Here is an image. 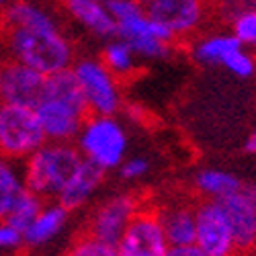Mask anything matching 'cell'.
Masks as SVG:
<instances>
[{
  "label": "cell",
  "mask_w": 256,
  "mask_h": 256,
  "mask_svg": "<svg viewBox=\"0 0 256 256\" xmlns=\"http://www.w3.org/2000/svg\"><path fill=\"white\" fill-rule=\"evenodd\" d=\"M44 203L46 201L41 197H37L35 193H31L29 188H23V190H20V195L14 199V203L10 205L4 222L10 228H14L20 236H23V232L33 224V220L37 218V213L41 211Z\"/></svg>",
  "instance_id": "obj_22"
},
{
  "label": "cell",
  "mask_w": 256,
  "mask_h": 256,
  "mask_svg": "<svg viewBox=\"0 0 256 256\" xmlns=\"http://www.w3.org/2000/svg\"><path fill=\"white\" fill-rule=\"evenodd\" d=\"M254 0H209V14L220 25L230 27Z\"/></svg>",
  "instance_id": "obj_25"
},
{
  "label": "cell",
  "mask_w": 256,
  "mask_h": 256,
  "mask_svg": "<svg viewBox=\"0 0 256 256\" xmlns=\"http://www.w3.org/2000/svg\"><path fill=\"white\" fill-rule=\"evenodd\" d=\"M46 142L33 106L0 100V156L20 164Z\"/></svg>",
  "instance_id": "obj_6"
},
{
  "label": "cell",
  "mask_w": 256,
  "mask_h": 256,
  "mask_svg": "<svg viewBox=\"0 0 256 256\" xmlns=\"http://www.w3.org/2000/svg\"><path fill=\"white\" fill-rule=\"evenodd\" d=\"M195 244L207 256H240L232 226L218 201H201L195 205Z\"/></svg>",
  "instance_id": "obj_9"
},
{
  "label": "cell",
  "mask_w": 256,
  "mask_h": 256,
  "mask_svg": "<svg viewBox=\"0 0 256 256\" xmlns=\"http://www.w3.org/2000/svg\"><path fill=\"white\" fill-rule=\"evenodd\" d=\"M100 62L109 68L119 80L132 76L138 70V56L132 52V48L125 44L123 39L113 37L104 44L102 52H100Z\"/></svg>",
  "instance_id": "obj_20"
},
{
  "label": "cell",
  "mask_w": 256,
  "mask_h": 256,
  "mask_svg": "<svg viewBox=\"0 0 256 256\" xmlns=\"http://www.w3.org/2000/svg\"><path fill=\"white\" fill-rule=\"evenodd\" d=\"M102 178H104L102 170H98L96 166H92L84 160L80 164V168L74 172V176L68 180V184L64 186V190L58 195L56 201L60 205H64L68 211H76L94 197L98 186L102 184Z\"/></svg>",
  "instance_id": "obj_18"
},
{
  "label": "cell",
  "mask_w": 256,
  "mask_h": 256,
  "mask_svg": "<svg viewBox=\"0 0 256 256\" xmlns=\"http://www.w3.org/2000/svg\"><path fill=\"white\" fill-rule=\"evenodd\" d=\"M66 256H117V248L84 232L80 238L72 242Z\"/></svg>",
  "instance_id": "obj_24"
},
{
  "label": "cell",
  "mask_w": 256,
  "mask_h": 256,
  "mask_svg": "<svg viewBox=\"0 0 256 256\" xmlns=\"http://www.w3.org/2000/svg\"><path fill=\"white\" fill-rule=\"evenodd\" d=\"M25 188L20 164L0 156V222L6 220V213L14 199Z\"/></svg>",
  "instance_id": "obj_21"
},
{
  "label": "cell",
  "mask_w": 256,
  "mask_h": 256,
  "mask_svg": "<svg viewBox=\"0 0 256 256\" xmlns=\"http://www.w3.org/2000/svg\"><path fill=\"white\" fill-rule=\"evenodd\" d=\"M230 33L244 48H256V0L230 25Z\"/></svg>",
  "instance_id": "obj_23"
},
{
  "label": "cell",
  "mask_w": 256,
  "mask_h": 256,
  "mask_svg": "<svg viewBox=\"0 0 256 256\" xmlns=\"http://www.w3.org/2000/svg\"><path fill=\"white\" fill-rule=\"evenodd\" d=\"M117 170L123 180H140L150 172V160L142 156H132V158H125Z\"/></svg>",
  "instance_id": "obj_26"
},
{
  "label": "cell",
  "mask_w": 256,
  "mask_h": 256,
  "mask_svg": "<svg viewBox=\"0 0 256 256\" xmlns=\"http://www.w3.org/2000/svg\"><path fill=\"white\" fill-rule=\"evenodd\" d=\"M244 256H256V250H252V252H248V254H244Z\"/></svg>",
  "instance_id": "obj_32"
},
{
  "label": "cell",
  "mask_w": 256,
  "mask_h": 256,
  "mask_svg": "<svg viewBox=\"0 0 256 256\" xmlns=\"http://www.w3.org/2000/svg\"><path fill=\"white\" fill-rule=\"evenodd\" d=\"M2 68H4V62H0V78H2Z\"/></svg>",
  "instance_id": "obj_31"
},
{
  "label": "cell",
  "mask_w": 256,
  "mask_h": 256,
  "mask_svg": "<svg viewBox=\"0 0 256 256\" xmlns=\"http://www.w3.org/2000/svg\"><path fill=\"white\" fill-rule=\"evenodd\" d=\"M20 246H23V236L6 222H0V252H10Z\"/></svg>",
  "instance_id": "obj_27"
},
{
  "label": "cell",
  "mask_w": 256,
  "mask_h": 256,
  "mask_svg": "<svg viewBox=\"0 0 256 256\" xmlns=\"http://www.w3.org/2000/svg\"><path fill=\"white\" fill-rule=\"evenodd\" d=\"M72 74L82 90L90 115H117L123 94H121V80L104 66L100 58L84 56L76 58L72 64Z\"/></svg>",
  "instance_id": "obj_7"
},
{
  "label": "cell",
  "mask_w": 256,
  "mask_h": 256,
  "mask_svg": "<svg viewBox=\"0 0 256 256\" xmlns=\"http://www.w3.org/2000/svg\"><path fill=\"white\" fill-rule=\"evenodd\" d=\"M0 35L8 60L46 76L70 70L76 60L74 44L58 18L35 0H14L0 14Z\"/></svg>",
  "instance_id": "obj_1"
},
{
  "label": "cell",
  "mask_w": 256,
  "mask_h": 256,
  "mask_svg": "<svg viewBox=\"0 0 256 256\" xmlns=\"http://www.w3.org/2000/svg\"><path fill=\"white\" fill-rule=\"evenodd\" d=\"M104 2L117 23V37L132 48L138 60H162L170 56L174 39L148 16L142 0H104Z\"/></svg>",
  "instance_id": "obj_4"
},
{
  "label": "cell",
  "mask_w": 256,
  "mask_h": 256,
  "mask_svg": "<svg viewBox=\"0 0 256 256\" xmlns=\"http://www.w3.org/2000/svg\"><path fill=\"white\" fill-rule=\"evenodd\" d=\"M64 2H66V4H68V2H76V0H64Z\"/></svg>",
  "instance_id": "obj_33"
},
{
  "label": "cell",
  "mask_w": 256,
  "mask_h": 256,
  "mask_svg": "<svg viewBox=\"0 0 256 256\" xmlns=\"http://www.w3.org/2000/svg\"><path fill=\"white\" fill-rule=\"evenodd\" d=\"M74 146L84 160L106 174L127 158L130 138L117 115H88Z\"/></svg>",
  "instance_id": "obj_5"
},
{
  "label": "cell",
  "mask_w": 256,
  "mask_h": 256,
  "mask_svg": "<svg viewBox=\"0 0 256 256\" xmlns=\"http://www.w3.org/2000/svg\"><path fill=\"white\" fill-rule=\"evenodd\" d=\"M218 203L232 226L240 256L256 250V184H244L240 190Z\"/></svg>",
  "instance_id": "obj_12"
},
{
  "label": "cell",
  "mask_w": 256,
  "mask_h": 256,
  "mask_svg": "<svg viewBox=\"0 0 256 256\" xmlns=\"http://www.w3.org/2000/svg\"><path fill=\"white\" fill-rule=\"evenodd\" d=\"M195 188L207 201H224L244 186V182L228 170L220 168H205L195 174Z\"/></svg>",
  "instance_id": "obj_19"
},
{
  "label": "cell",
  "mask_w": 256,
  "mask_h": 256,
  "mask_svg": "<svg viewBox=\"0 0 256 256\" xmlns=\"http://www.w3.org/2000/svg\"><path fill=\"white\" fill-rule=\"evenodd\" d=\"M68 14L90 35L109 41L117 37V23L104 0H76L66 4Z\"/></svg>",
  "instance_id": "obj_15"
},
{
  "label": "cell",
  "mask_w": 256,
  "mask_h": 256,
  "mask_svg": "<svg viewBox=\"0 0 256 256\" xmlns=\"http://www.w3.org/2000/svg\"><path fill=\"white\" fill-rule=\"evenodd\" d=\"M35 113L48 142L74 144L90 113L72 70H62L46 78V88L35 104Z\"/></svg>",
  "instance_id": "obj_2"
},
{
  "label": "cell",
  "mask_w": 256,
  "mask_h": 256,
  "mask_svg": "<svg viewBox=\"0 0 256 256\" xmlns=\"http://www.w3.org/2000/svg\"><path fill=\"white\" fill-rule=\"evenodd\" d=\"M12 2H14V0H0V14H2V12H4Z\"/></svg>",
  "instance_id": "obj_30"
},
{
  "label": "cell",
  "mask_w": 256,
  "mask_h": 256,
  "mask_svg": "<svg viewBox=\"0 0 256 256\" xmlns=\"http://www.w3.org/2000/svg\"><path fill=\"white\" fill-rule=\"evenodd\" d=\"M142 2H144V0H142Z\"/></svg>",
  "instance_id": "obj_34"
},
{
  "label": "cell",
  "mask_w": 256,
  "mask_h": 256,
  "mask_svg": "<svg viewBox=\"0 0 256 256\" xmlns=\"http://www.w3.org/2000/svg\"><path fill=\"white\" fill-rule=\"evenodd\" d=\"M82 162L84 158L74 144L46 142L27 160L20 162L25 188H29L44 201H56Z\"/></svg>",
  "instance_id": "obj_3"
},
{
  "label": "cell",
  "mask_w": 256,
  "mask_h": 256,
  "mask_svg": "<svg viewBox=\"0 0 256 256\" xmlns=\"http://www.w3.org/2000/svg\"><path fill=\"white\" fill-rule=\"evenodd\" d=\"M166 256H207L197 244H184V246H170Z\"/></svg>",
  "instance_id": "obj_28"
},
{
  "label": "cell",
  "mask_w": 256,
  "mask_h": 256,
  "mask_svg": "<svg viewBox=\"0 0 256 256\" xmlns=\"http://www.w3.org/2000/svg\"><path fill=\"white\" fill-rule=\"evenodd\" d=\"M46 74H41L20 62H4L2 78H0V100L33 106L39 102L46 88Z\"/></svg>",
  "instance_id": "obj_13"
},
{
  "label": "cell",
  "mask_w": 256,
  "mask_h": 256,
  "mask_svg": "<svg viewBox=\"0 0 256 256\" xmlns=\"http://www.w3.org/2000/svg\"><path fill=\"white\" fill-rule=\"evenodd\" d=\"M244 46L234 37L230 31H209L205 35H199L190 44V56L201 66H222L230 68Z\"/></svg>",
  "instance_id": "obj_14"
},
{
  "label": "cell",
  "mask_w": 256,
  "mask_h": 256,
  "mask_svg": "<svg viewBox=\"0 0 256 256\" xmlns=\"http://www.w3.org/2000/svg\"><path fill=\"white\" fill-rule=\"evenodd\" d=\"M246 152L250 154H256V132L246 140Z\"/></svg>",
  "instance_id": "obj_29"
},
{
  "label": "cell",
  "mask_w": 256,
  "mask_h": 256,
  "mask_svg": "<svg viewBox=\"0 0 256 256\" xmlns=\"http://www.w3.org/2000/svg\"><path fill=\"white\" fill-rule=\"evenodd\" d=\"M117 256H166L170 244L156 209L142 207L117 242Z\"/></svg>",
  "instance_id": "obj_11"
},
{
  "label": "cell",
  "mask_w": 256,
  "mask_h": 256,
  "mask_svg": "<svg viewBox=\"0 0 256 256\" xmlns=\"http://www.w3.org/2000/svg\"><path fill=\"white\" fill-rule=\"evenodd\" d=\"M70 213L64 205H60L58 201H46L41 211L37 213V218L33 220V224L23 232V244L31 246V248H39L52 240H56L60 234L66 228Z\"/></svg>",
  "instance_id": "obj_16"
},
{
  "label": "cell",
  "mask_w": 256,
  "mask_h": 256,
  "mask_svg": "<svg viewBox=\"0 0 256 256\" xmlns=\"http://www.w3.org/2000/svg\"><path fill=\"white\" fill-rule=\"evenodd\" d=\"M158 218L170 246L195 244V230H197L195 205L180 203V201L170 203L158 209Z\"/></svg>",
  "instance_id": "obj_17"
},
{
  "label": "cell",
  "mask_w": 256,
  "mask_h": 256,
  "mask_svg": "<svg viewBox=\"0 0 256 256\" xmlns=\"http://www.w3.org/2000/svg\"><path fill=\"white\" fill-rule=\"evenodd\" d=\"M142 207H144L142 201L132 193H121V195H113L109 199H104L102 203H98V207L88 218L86 234L106 244L117 246L127 226L132 224V220L138 216V211Z\"/></svg>",
  "instance_id": "obj_10"
},
{
  "label": "cell",
  "mask_w": 256,
  "mask_h": 256,
  "mask_svg": "<svg viewBox=\"0 0 256 256\" xmlns=\"http://www.w3.org/2000/svg\"><path fill=\"white\" fill-rule=\"evenodd\" d=\"M144 8L174 41L197 35L211 16L209 0H144Z\"/></svg>",
  "instance_id": "obj_8"
}]
</instances>
